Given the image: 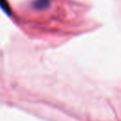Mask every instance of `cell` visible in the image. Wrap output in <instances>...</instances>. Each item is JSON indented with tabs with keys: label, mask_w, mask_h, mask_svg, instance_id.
<instances>
[{
	"label": "cell",
	"mask_w": 121,
	"mask_h": 121,
	"mask_svg": "<svg viewBox=\"0 0 121 121\" xmlns=\"http://www.w3.org/2000/svg\"><path fill=\"white\" fill-rule=\"evenodd\" d=\"M48 3H49L48 0H36L33 4L38 9V8H44Z\"/></svg>",
	"instance_id": "6da1fadb"
}]
</instances>
